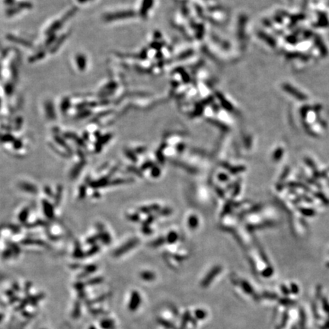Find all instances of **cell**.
Listing matches in <instances>:
<instances>
[{"mask_svg": "<svg viewBox=\"0 0 329 329\" xmlns=\"http://www.w3.org/2000/svg\"><path fill=\"white\" fill-rule=\"evenodd\" d=\"M6 227L8 228V229H9L10 230H12V231L13 232H15V233H18L20 232V230H21L19 226H16V225H14V224H8V225H6Z\"/></svg>", "mask_w": 329, "mask_h": 329, "instance_id": "cell-26", "label": "cell"}, {"mask_svg": "<svg viewBox=\"0 0 329 329\" xmlns=\"http://www.w3.org/2000/svg\"><path fill=\"white\" fill-rule=\"evenodd\" d=\"M127 169H128L129 172H133V173H135V174H137V175H140V176H142L141 172L138 170V169H136V168H135V167L129 166L128 168H127Z\"/></svg>", "mask_w": 329, "mask_h": 329, "instance_id": "cell-30", "label": "cell"}, {"mask_svg": "<svg viewBox=\"0 0 329 329\" xmlns=\"http://www.w3.org/2000/svg\"><path fill=\"white\" fill-rule=\"evenodd\" d=\"M29 208L28 207H25L20 212L19 215H18V220L21 223H25L27 221V219L29 215Z\"/></svg>", "mask_w": 329, "mask_h": 329, "instance_id": "cell-12", "label": "cell"}, {"mask_svg": "<svg viewBox=\"0 0 329 329\" xmlns=\"http://www.w3.org/2000/svg\"><path fill=\"white\" fill-rule=\"evenodd\" d=\"M152 165H153V163H152L151 162H148L145 163V164L142 166V170H144L145 169H148L149 167H151Z\"/></svg>", "mask_w": 329, "mask_h": 329, "instance_id": "cell-39", "label": "cell"}, {"mask_svg": "<svg viewBox=\"0 0 329 329\" xmlns=\"http://www.w3.org/2000/svg\"><path fill=\"white\" fill-rule=\"evenodd\" d=\"M126 217H127L130 220H131V221H134V222H136V221H138L139 219H140V216H139V215L137 214L128 215Z\"/></svg>", "mask_w": 329, "mask_h": 329, "instance_id": "cell-33", "label": "cell"}, {"mask_svg": "<svg viewBox=\"0 0 329 329\" xmlns=\"http://www.w3.org/2000/svg\"><path fill=\"white\" fill-rule=\"evenodd\" d=\"M159 174H160V169L156 168V167H155V168L152 169V174L154 177H158L159 175Z\"/></svg>", "mask_w": 329, "mask_h": 329, "instance_id": "cell-35", "label": "cell"}, {"mask_svg": "<svg viewBox=\"0 0 329 329\" xmlns=\"http://www.w3.org/2000/svg\"><path fill=\"white\" fill-rule=\"evenodd\" d=\"M221 270H222V268H220V267H216V268H214L212 270H211L210 273H209L208 275L206 277L203 279V282H202V283H201V285H202V287H206L207 286H208L210 283H211V281L213 280V279H214L215 277H216V275L220 273V271H221Z\"/></svg>", "mask_w": 329, "mask_h": 329, "instance_id": "cell-4", "label": "cell"}, {"mask_svg": "<svg viewBox=\"0 0 329 329\" xmlns=\"http://www.w3.org/2000/svg\"><path fill=\"white\" fill-rule=\"evenodd\" d=\"M48 224L49 223H48L47 221H45V220H37V221H35V222H33V223L27 224L25 226L27 228H35V227H37V226H47Z\"/></svg>", "mask_w": 329, "mask_h": 329, "instance_id": "cell-14", "label": "cell"}, {"mask_svg": "<svg viewBox=\"0 0 329 329\" xmlns=\"http://www.w3.org/2000/svg\"><path fill=\"white\" fill-rule=\"evenodd\" d=\"M194 315L197 319L199 320H203L207 317V312L203 309H197L194 312Z\"/></svg>", "mask_w": 329, "mask_h": 329, "instance_id": "cell-19", "label": "cell"}, {"mask_svg": "<svg viewBox=\"0 0 329 329\" xmlns=\"http://www.w3.org/2000/svg\"><path fill=\"white\" fill-rule=\"evenodd\" d=\"M140 302H141V298H140L139 293L136 291L133 292L131 299H130V306H129L130 309L132 310V311L136 310L139 307V306H140Z\"/></svg>", "mask_w": 329, "mask_h": 329, "instance_id": "cell-7", "label": "cell"}, {"mask_svg": "<svg viewBox=\"0 0 329 329\" xmlns=\"http://www.w3.org/2000/svg\"><path fill=\"white\" fill-rule=\"evenodd\" d=\"M98 236H99V240L102 241V243H104V245H109L111 241V235L108 232L104 230L102 232H98Z\"/></svg>", "mask_w": 329, "mask_h": 329, "instance_id": "cell-9", "label": "cell"}, {"mask_svg": "<svg viewBox=\"0 0 329 329\" xmlns=\"http://www.w3.org/2000/svg\"><path fill=\"white\" fill-rule=\"evenodd\" d=\"M18 187L23 191L28 192V193H38V189L37 188L36 186H35L32 184H29L28 182L25 181H21L18 184Z\"/></svg>", "mask_w": 329, "mask_h": 329, "instance_id": "cell-5", "label": "cell"}, {"mask_svg": "<svg viewBox=\"0 0 329 329\" xmlns=\"http://www.w3.org/2000/svg\"><path fill=\"white\" fill-rule=\"evenodd\" d=\"M44 193H46L47 196H48V197H53V192H52V190L50 187L46 186V187L44 188Z\"/></svg>", "mask_w": 329, "mask_h": 329, "instance_id": "cell-32", "label": "cell"}, {"mask_svg": "<svg viewBox=\"0 0 329 329\" xmlns=\"http://www.w3.org/2000/svg\"><path fill=\"white\" fill-rule=\"evenodd\" d=\"M159 207H158V206H151L150 207V208H148V207H143V208H141L140 210L141 212L143 213H149L151 212L152 210H158L159 209Z\"/></svg>", "mask_w": 329, "mask_h": 329, "instance_id": "cell-29", "label": "cell"}, {"mask_svg": "<svg viewBox=\"0 0 329 329\" xmlns=\"http://www.w3.org/2000/svg\"><path fill=\"white\" fill-rule=\"evenodd\" d=\"M139 242H140V240L138 239H130V241H128L127 242L125 243L124 245L121 246L120 248H118V249L114 252L113 254L114 257H120L121 255H124V254H125V253H126L127 251H130V249H132L133 248L136 247V245L139 244Z\"/></svg>", "mask_w": 329, "mask_h": 329, "instance_id": "cell-1", "label": "cell"}, {"mask_svg": "<svg viewBox=\"0 0 329 329\" xmlns=\"http://www.w3.org/2000/svg\"><path fill=\"white\" fill-rule=\"evenodd\" d=\"M93 197H100V193L98 192H94L93 193Z\"/></svg>", "mask_w": 329, "mask_h": 329, "instance_id": "cell-43", "label": "cell"}, {"mask_svg": "<svg viewBox=\"0 0 329 329\" xmlns=\"http://www.w3.org/2000/svg\"><path fill=\"white\" fill-rule=\"evenodd\" d=\"M96 228H97V229L98 230V232H102L104 230V226L103 224L101 223V222L96 223Z\"/></svg>", "mask_w": 329, "mask_h": 329, "instance_id": "cell-37", "label": "cell"}, {"mask_svg": "<svg viewBox=\"0 0 329 329\" xmlns=\"http://www.w3.org/2000/svg\"><path fill=\"white\" fill-rule=\"evenodd\" d=\"M177 239H178V235H177L176 233H174V232H171V233L168 235V239H167V240H168V241H169V243H173L176 241Z\"/></svg>", "mask_w": 329, "mask_h": 329, "instance_id": "cell-28", "label": "cell"}, {"mask_svg": "<svg viewBox=\"0 0 329 329\" xmlns=\"http://www.w3.org/2000/svg\"><path fill=\"white\" fill-rule=\"evenodd\" d=\"M118 169V166H114L113 167L112 169H111V170L110 171V172L108 173V174H107V176L108 177H111V175H113L116 172H117V170Z\"/></svg>", "mask_w": 329, "mask_h": 329, "instance_id": "cell-38", "label": "cell"}, {"mask_svg": "<svg viewBox=\"0 0 329 329\" xmlns=\"http://www.w3.org/2000/svg\"><path fill=\"white\" fill-rule=\"evenodd\" d=\"M47 236L49 237V239H50V240H53V241H57L58 239H59V238L58 237V236H56V235H51V234H47Z\"/></svg>", "mask_w": 329, "mask_h": 329, "instance_id": "cell-40", "label": "cell"}, {"mask_svg": "<svg viewBox=\"0 0 329 329\" xmlns=\"http://www.w3.org/2000/svg\"><path fill=\"white\" fill-rule=\"evenodd\" d=\"M141 277L143 280H145V281H151L155 279V274L152 273V272L149 271H145L143 272L141 274Z\"/></svg>", "mask_w": 329, "mask_h": 329, "instance_id": "cell-16", "label": "cell"}, {"mask_svg": "<svg viewBox=\"0 0 329 329\" xmlns=\"http://www.w3.org/2000/svg\"><path fill=\"white\" fill-rule=\"evenodd\" d=\"M87 187L85 184H82L78 188V198L80 200H83L86 196Z\"/></svg>", "mask_w": 329, "mask_h": 329, "instance_id": "cell-17", "label": "cell"}, {"mask_svg": "<svg viewBox=\"0 0 329 329\" xmlns=\"http://www.w3.org/2000/svg\"><path fill=\"white\" fill-rule=\"evenodd\" d=\"M73 256H74L75 258H83L84 256H85V254L82 251V248H81V245L79 243L76 242L75 244Z\"/></svg>", "mask_w": 329, "mask_h": 329, "instance_id": "cell-11", "label": "cell"}, {"mask_svg": "<svg viewBox=\"0 0 329 329\" xmlns=\"http://www.w3.org/2000/svg\"><path fill=\"white\" fill-rule=\"evenodd\" d=\"M21 243L24 245H38V246L47 247V245L43 240L40 239H25L21 240Z\"/></svg>", "mask_w": 329, "mask_h": 329, "instance_id": "cell-8", "label": "cell"}, {"mask_svg": "<svg viewBox=\"0 0 329 329\" xmlns=\"http://www.w3.org/2000/svg\"><path fill=\"white\" fill-rule=\"evenodd\" d=\"M96 269H97V267L95 265L90 264V265H88L86 268H85V274H91V273H93V272L95 271Z\"/></svg>", "mask_w": 329, "mask_h": 329, "instance_id": "cell-27", "label": "cell"}, {"mask_svg": "<svg viewBox=\"0 0 329 329\" xmlns=\"http://www.w3.org/2000/svg\"><path fill=\"white\" fill-rule=\"evenodd\" d=\"M188 223H189L190 225V227L193 228V229L197 227V225H198V220H197V216H191L189 220H188Z\"/></svg>", "mask_w": 329, "mask_h": 329, "instance_id": "cell-22", "label": "cell"}, {"mask_svg": "<svg viewBox=\"0 0 329 329\" xmlns=\"http://www.w3.org/2000/svg\"><path fill=\"white\" fill-rule=\"evenodd\" d=\"M130 181H133L132 179L129 180V179H123V178H116V179H114L113 181H110V185H119V184H125V183L129 182Z\"/></svg>", "mask_w": 329, "mask_h": 329, "instance_id": "cell-18", "label": "cell"}, {"mask_svg": "<svg viewBox=\"0 0 329 329\" xmlns=\"http://www.w3.org/2000/svg\"><path fill=\"white\" fill-rule=\"evenodd\" d=\"M21 146H22V143H21L19 140L14 141V148H15V149H21Z\"/></svg>", "mask_w": 329, "mask_h": 329, "instance_id": "cell-34", "label": "cell"}, {"mask_svg": "<svg viewBox=\"0 0 329 329\" xmlns=\"http://www.w3.org/2000/svg\"><path fill=\"white\" fill-rule=\"evenodd\" d=\"M159 322H160L161 325H162L163 326H164V327H167V328H173L174 326H173L172 325L171 323H169V321H165V320L164 319H159Z\"/></svg>", "mask_w": 329, "mask_h": 329, "instance_id": "cell-31", "label": "cell"}, {"mask_svg": "<svg viewBox=\"0 0 329 329\" xmlns=\"http://www.w3.org/2000/svg\"><path fill=\"white\" fill-rule=\"evenodd\" d=\"M12 255H13V251H12V250L10 249V248L6 249V250L3 251V253H2V257H3V258L5 259L9 258L10 257H12Z\"/></svg>", "mask_w": 329, "mask_h": 329, "instance_id": "cell-25", "label": "cell"}, {"mask_svg": "<svg viewBox=\"0 0 329 329\" xmlns=\"http://www.w3.org/2000/svg\"><path fill=\"white\" fill-rule=\"evenodd\" d=\"M98 239H99V236H98V234H97V235H93L92 237L88 238L86 240V242L88 243V245H95L96 241H98Z\"/></svg>", "mask_w": 329, "mask_h": 329, "instance_id": "cell-23", "label": "cell"}, {"mask_svg": "<svg viewBox=\"0 0 329 329\" xmlns=\"http://www.w3.org/2000/svg\"><path fill=\"white\" fill-rule=\"evenodd\" d=\"M100 249H101V248H100L99 245H93L92 246V248H90L85 253V256L90 257V256H92V255H95V254H97V253L100 251Z\"/></svg>", "mask_w": 329, "mask_h": 329, "instance_id": "cell-15", "label": "cell"}, {"mask_svg": "<svg viewBox=\"0 0 329 329\" xmlns=\"http://www.w3.org/2000/svg\"><path fill=\"white\" fill-rule=\"evenodd\" d=\"M85 164H86V161L85 160V159H82V160L79 161V162H78L74 167H73L72 171H71L70 175H69L71 179H75V178H77V176H78V174H80L81 171H82V169H83V168L85 167Z\"/></svg>", "mask_w": 329, "mask_h": 329, "instance_id": "cell-6", "label": "cell"}, {"mask_svg": "<svg viewBox=\"0 0 329 329\" xmlns=\"http://www.w3.org/2000/svg\"><path fill=\"white\" fill-rule=\"evenodd\" d=\"M77 154H78V155L81 158V160L82 159H85V154L84 152H82L81 150H77Z\"/></svg>", "mask_w": 329, "mask_h": 329, "instance_id": "cell-42", "label": "cell"}, {"mask_svg": "<svg viewBox=\"0 0 329 329\" xmlns=\"http://www.w3.org/2000/svg\"><path fill=\"white\" fill-rule=\"evenodd\" d=\"M8 245H9L10 249H12V251H13L14 255L17 256V255H19L20 252H21V249H20V247L17 244H16V243H10Z\"/></svg>", "mask_w": 329, "mask_h": 329, "instance_id": "cell-20", "label": "cell"}, {"mask_svg": "<svg viewBox=\"0 0 329 329\" xmlns=\"http://www.w3.org/2000/svg\"><path fill=\"white\" fill-rule=\"evenodd\" d=\"M55 140H56V143H57L59 144V145H61V146H63L64 149H66L67 154H69V155H71V154L73 153V150H72V149L69 147V145H68V144H66V142L64 141L63 139H61V138L59 137V136H56Z\"/></svg>", "mask_w": 329, "mask_h": 329, "instance_id": "cell-13", "label": "cell"}, {"mask_svg": "<svg viewBox=\"0 0 329 329\" xmlns=\"http://www.w3.org/2000/svg\"><path fill=\"white\" fill-rule=\"evenodd\" d=\"M241 287L245 291V293H248V294H252L253 293L252 288H251V285L248 282L242 281V283H241Z\"/></svg>", "mask_w": 329, "mask_h": 329, "instance_id": "cell-21", "label": "cell"}, {"mask_svg": "<svg viewBox=\"0 0 329 329\" xmlns=\"http://www.w3.org/2000/svg\"><path fill=\"white\" fill-rule=\"evenodd\" d=\"M110 177L107 176L103 177V178H99L98 180L93 181H90L88 183L89 186L92 188L94 189H98V188H104L106 187L107 185H110Z\"/></svg>", "mask_w": 329, "mask_h": 329, "instance_id": "cell-2", "label": "cell"}, {"mask_svg": "<svg viewBox=\"0 0 329 329\" xmlns=\"http://www.w3.org/2000/svg\"><path fill=\"white\" fill-rule=\"evenodd\" d=\"M219 179H220L221 181H226L228 180V177L226 176V174H220V175H219Z\"/></svg>", "mask_w": 329, "mask_h": 329, "instance_id": "cell-41", "label": "cell"}, {"mask_svg": "<svg viewBox=\"0 0 329 329\" xmlns=\"http://www.w3.org/2000/svg\"><path fill=\"white\" fill-rule=\"evenodd\" d=\"M62 194H63V186L58 185L56 188V191L55 196H54V204L57 207L59 206L60 201H61Z\"/></svg>", "mask_w": 329, "mask_h": 329, "instance_id": "cell-10", "label": "cell"}, {"mask_svg": "<svg viewBox=\"0 0 329 329\" xmlns=\"http://www.w3.org/2000/svg\"><path fill=\"white\" fill-rule=\"evenodd\" d=\"M102 281V278L96 277V278H94V279L91 280L90 281H89V283H91V284H92H92H94V283H99Z\"/></svg>", "mask_w": 329, "mask_h": 329, "instance_id": "cell-36", "label": "cell"}, {"mask_svg": "<svg viewBox=\"0 0 329 329\" xmlns=\"http://www.w3.org/2000/svg\"><path fill=\"white\" fill-rule=\"evenodd\" d=\"M124 153H125V155L128 157L130 160H132L133 162H136V161H137V159H136V155H135V154H134V152H133L132 151H130V150H127V149H126V150H125Z\"/></svg>", "mask_w": 329, "mask_h": 329, "instance_id": "cell-24", "label": "cell"}, {"mask_svg": "<svg viewBox=\"0 0 329 329\" xmlns=\"http://www.w3.org/2000/svg\"><path fill=\"white\" fill-rule=\"evenodd\" d=\"M42 207L44 215L49 220H53L54 218V209L53 205L47 200L42 201Z\"/></svg>", "mask_w": 329, "mask_h": 329, "instance_id": "cell-3", "label": "cell"}]
</instances>
